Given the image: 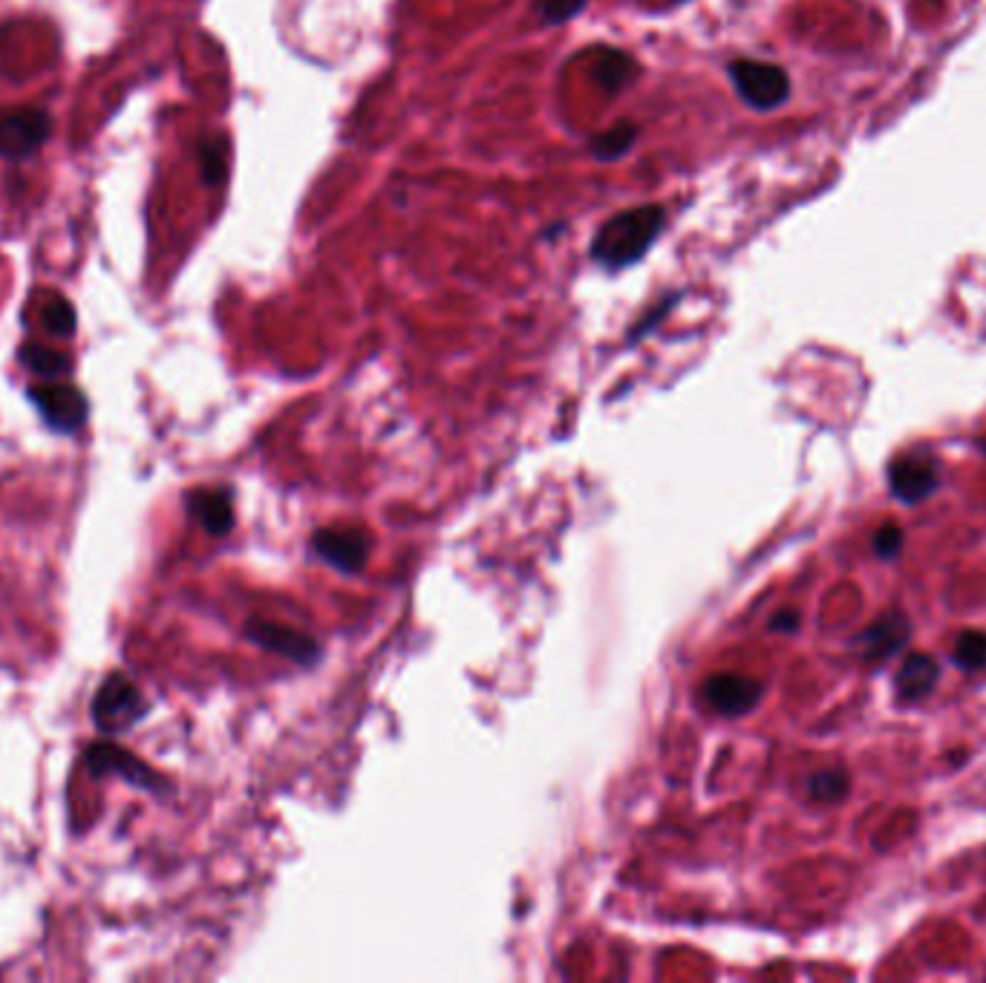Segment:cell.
I'll list each match as a JSON object with an SVG mask.
<instances>
[{"label": "cell", "mask_w": 986, "mask_h": 983, "mask_svg": "<svg viewBox=\"0 0 986 983\" xmlns=\"http://www.w3.org/2000/svg\"><path fill=\"white\" fill-rule=\"evenodd\" d=\"M666 226V212L661 205H638L627 212L615 214L597 228L588 258L595 260L597 266L620 272L646 258Z\"/></svg>", "instance_id": "1"}, {"label": "cell", "mask_w": 986, "mask_h": 983, "mask_svg": "<svg viewBox=\"0 0 986 983\" xmlns=\"http://www.w3.org/2000/svg\"><path fill=\"white\" fill-rule=\"evenodd\" d=\"M150 712V701L141 695L134 681L125 678L122 672H113L104 678V684L95 689L90 704V718L99 733H127L130 727L139 724Z\"/></svg>", "instance_id": "2"}, {"label": "cell", "mask_w": 986, "mask_h": 983, "mask_svg": "<svg viewBox=\"0 0 986 983\" xmlns=\"http://www.w3.org/2000/svg\"><path fill=\"white\" fill-rule=\"evenodd\" d=\"M730 81L742 95V102L753 110H776L782 107L791 95V79L782 67L765 61H750V58H738L727 67Z\"/></svg>", "instance_id": "3"}, {"label": "cell", "mask_w": 986, "mask_h": 983, "mask_svg": "<svg viewBox=\"0 0 986 983\" xmlns=\"http://www.w3.org/2000/svg\"><path fill=\"white\" fill-rule=\"evenodd\" d=\"M53 136V116L41 107H15L0 113V157L9 162L38 153Z\"/></svg>", "instance_id": "4"}, {"label": "cell", "mask_w": 986, "mask_h": 983, "mask_svg": "<svg viewBox=\"0 0 986 983\" xmlns=\"http://www.w3.org/2000/svg\"><path fill=\"white\" fill-rule=\"evenodd\" d=\"M84 762L90 767L95 779L102 776H116V779L127 781L139 790H148V793H162L168 790L164 779L159 776L153 767H148L141 758H136L134 753L116 747L113 742H95L84 750Z\"/></svg>", "instance_id": "5"}, {"label": "cell", "mask_w": 986, "mask_h": 983, "mask_svg": "<svg viewBox=\"0 0 986 983\" xmlns=\"http://www.w3.org/2000/svg\"><path fill=\"white\" fill-rule=\"evenodd\" d=\"M30 401L55 433H76L90 413L84 392L72 384H38L30 390Z\"/></svg>", "instance_id": "6"}, {"label": "cell", "mask_w": 986, "mask_h": 983, "mask_svg": "<svg viewBox=\"0 0 986 983\" xmlns=\"http://www.w3.org/2000/svg\"><path fill=\"white\" fill-rule=\"evenodd\" d=\"M940 484V465L929 453H906L888 468V488L906 505L929 500Z\"/></svg>", "instance_id": "7"}, {"label": "cell", "mask_w": 986, "mask_h": 983, "mask_svg": "<svg viewBox=\"0 0 986 983\" xmlns=\"http://www.w3.org/2000/svg\"><path fill=\"white\" fill-rule=\"evenodd\" d=\"M245 638L257 647L268 649L274 655H283L300 666L314 664L321 658V647L314 643L309 635L295 632L289 626L272 624V620H249L245 624Z\"/></svg>", "instance_id": "8"}, {"label": "cell", "mask_w": 986, "mask_h": 983, "mask_svg": "<svg viewBox=\"0 0 986 983\" xmlns=\"http://www.w3.org/2000/svg\"><path fill=\"white\" fill-rule=\"evenodd\" d=\"M312 548L323 562L344 574L364 569L369 557V539L358 528H321L312 537Z\"/></svg>", "instance_id": "9"}, {"label": "cell", "mask_w": 986, "mask_h": 983, "mask_svg": "<svg viewBox=\"0 0 986 983\" xmlns=\"http://www.w3.org/2000/svg\"><path fill=\"white\" fill-rule=\"evenodd\" d=\"M761 687L756 678L736 675V672H724V675H712L704 684V701L721 716H744L761 701Z\"/></svg>", "instance_id": "10"}, {"label": "cell", "mask_w": 986, "mask_h": 983, "mask_svg": "<svg viewBox=\"0 0 986 983\" xmlns=\"http://www.w3.org/2000/svg\"><path fill=\"white\" fill-rule=\"evenodd\" d=\"M912 638V626H908L906 617L901 611H888L885 617H880L876 624H871L865 632L860 635L857 647L862 652V661L869 664H885L888 658H894Z\"/></svg>", "instance_id": "11"}, {"label": "cell", "mask_w": 986, "mask_h": 983, "mask_svg": "<svg viewBox=\"0 0 986 983\" xmlns=\"http://www.w3.org/2000/svg\"><path fill=\"white\" fill-rule=\"evenodd\" d=\"M188 511L196 516V523L203 525L211 537H226L234 528V505H231V493L222 488H205L194 491L188 496Z\"/></svg>", "instance_id": "12"}, {"label": "cell", "mask_w": 986, "mask_h": 983, "mask_svg": "<svg viewBox=\"0 0 986 983\" xmlns=\"http://www.w3.org/2000/svg\"><path fill=\"white\" fill-rule=\"evenodd\" d=\"M940 678L938 661L926 652H915V655L903 658L901 670H897V678H894V687L901 701H920L935 689Z\"/></svg>", "instance_id": "13"}, {"label": "cell", "mask_w": 986, "mask_h": 983, "mask_svg": "<svg viewBox=\"0 0 986 983\" xmlns=\"http://www.w3.org/2000/svg\"><path fill=\"white\" fill-rule=\"evenodd\" d=\"M634 139H638V125H632V122H620V125H615L611 130H606V134L592 139V157H595L597 162H618V159H623L629 150H632Z\"/></svg>", "instance_id": "14"}, {"label": "cell", "mask_w": 986, "mask_h": 983, "mask_svg": "<svg viewBox=\"0 0 986 983\" xmlns=\"http://www.w3.org/2000/svg\"><path fill=\"white\" fill-rule=\"evenodd\" d=\"M632 67L634 61L627 53H620V49H606V53L600 55V61L595 64V79L600 81V87L606 93L615 95L629 84V79H632Z\"/></svg>", "instance_id": "15"}, {"label": "cell", "mask_w": 986, "mask_h": 983, "mask_svg": "<svg viewBox=\"0 0 986 983\" xmlns=\"http://www.w3.org/2000/svg\"><path fill=\"white\" fill-rule=\"evenodd\" d=\"M21 361H24L26 369H32L38 378H47V381H55V378H61L72 369L70 358L64 352L47 350V346L38 344H26L21 350Z\"/></svg>", "instance_id": "16"}, {"label": "cell", "mask_w": 986, "mask_h": 983, "mask_svg": "<svg viewBox=\"0 0 986 983\" xmlns=\"http://www.w3.org/2000/svg\"><path fill=\"white\" fill-rule=\"evenodd\" d=\"M848 788H851V781H848V773L842 767H828V770L814 773L807 779V793L816 802H839L848 793Z\"/></svg>", "instance_id": "17"}, {"label": "cell", "mask_w": 986, "mask_h": 983, "mask_svg": "<svg viewBox=\"0 0 986 983\" xmlns=\"http://www.w3.org/2000/svg\"><path fill=\"white\" fill-rule=\"evenodd\" d=\"M41 320H44V327H47L49 335L70 338L72 332H76V309H72L70 300H64V297H53V300L44 306Z\"/></svg>", "instance_id": "18"}, {"label": "cell", "mask_w": 986, "mask_h": 983, "mask_svg": "<svg viewBox=\"0 0 986 983\" xmlns=\"http://www.w3.org/2000/svg\"><path fill=\"white\" fill-rule=\"evenodd\" d=\"M955 664L961 670H981L986 664V635L984 632H963L955 643Z\"/></svg>", "instance_id": "19"}, {"label": "cell", "mask_w": 986, "mask_h": 983, "mask_svg": "<svg viewBox=\"0 0 986 983\" xmlns=\"http://www.w3.org/2000/svg\"><path fill=\"white\" fill-rule=\"evenodd\" d=\"M199 164H203L205 185H219L226 180V145L222 141H203L199 145Z\"/></svg>", "instance_id": "20"}, {"label": "cell", "mask_w": 986, "mask_h": 983, "mask_svg": "<svg viewBox=\"0 0 986 983\" xmlns=\"http://www.w3.org/2000/svg\"><path fill=\"white\" fill-rule=\"evenodd\" d=\"M534 3H537V12L546 26L565 24L588 7V0H534Z\"/></svg>", "instance_id": "21"}, {"label": "cell", "mask_w": 986, "mask_h": 983, "mask_svg": "<svg viewBox=\"0 0 986 983\" xmlns=\"http://www.w3.org/2000/svg\"><path fill=\"white\" fill-rule=\"evenodd\" d=\"M871 546H874V555L883 557V560H894V557L903 551V531L897 525H883V528H876L874 539H871Z\"/></svg>", "instance_id": "22"}, {"label": "cell", "mask_w": 986, "mask_h": 983, "mask_svg": "<svg viewBox=\"0 0 986 983\" xmlns=\"http://www.w3.org/2000/svg\"><path fill=\"white\" fill-rule=\"evenodd\" d=\"M799 624H802V617H799V611L784 609V611H779V615H776L773 620H770V629H773V632L793 635L799 629Z\"/></svg>", "instance_id": "23"}, {"label": "cell", "mask_w": 986, "mask_h": 983, "mask_svg": "<svg viewBox=\"0 0 986 983\" xmlns=\"http://www.w3.org/2000/svg\"><path fill=\"white\" fill-rule=\"evenodd\" d=\"M673 7H681V3H689V0H669Z\"/></svg>", "instance_id": "24"}, {"label": "cell", "mask_w": 986, "mask_h": 983, "mask_svg": "<svg viewBox=\"0 0 986 983\" xmlns=\"http://www.w3.org/2000/svg\"><path fill=\"white\" fill-rule=\"evenodd\" d=\"M981 450H984V453H986V438H984V442H981Z\"/></svg>", "instance_id": "25"}]
</instances>
